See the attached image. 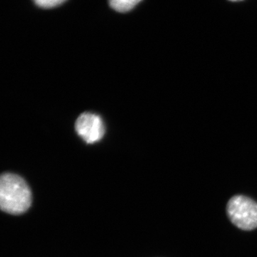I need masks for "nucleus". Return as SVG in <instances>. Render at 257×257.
<instances>
[{
  "label": "nucleus",
  "mask_w": 257,
  "mask_h": 257,
  "mask_svg": "<svg viewBox=\"0 0 257 257\" xmlns=\"http://www.w3.org/2000/svg\"><path fill=\"white\" fill-rule=\"evenodd\" d=\"M230 1L236 2V1H241V0H230Z\"/></svg>",
  "instance_id": "obj_6"
},
{
  "label": "nucleus",
  "mask_w": 257,
  "mask_h": 257,
  "mask_svg": "<svg viewBox=\"0 0 257 257\" xmlns=\"http://www.w3.org/2000/svg\"><path fill=\"white\" fill-rule=\"evenodd\" d=\"M33 1L40 8H44V9H50V8L60 6L67 0H33Z\"/></svg>",
  "instance_id": "obj_5"
},
{
  "label": "nucleus",
  "mask_w": 257,
  "mask_h": 257,
  "mask_svg": "<svg viewBox=\"0 0 257 257\" xmlns=\"http://www.w3.org/2000/svg\"><path fill=\"white\" fill-rule=\"evenodd\" d=\"M32 204V193L23 177L4 173L0 178V207L8 214L19 215L28 210Z\"/></svg>",
  "instance_id": "obj_1"
},
{
  "label": "nucleus",
  "mask_w": 257,
  "mask_h": 257,
  "mask_svg": "<svg viewBox=\"0 0 257 257\" xmlns=\"http://www.w3.org/2000/svg\"><path fill=\"white\" fill-rule=\"evenodd\" d=\"M231 222L246 231L257 227V203L247 197L236 195L231 198L226 207Z\"/></svg>",
  "instance_id": "obj_2"
},
{
  "label": "nucleus",
  "mask_w": 257,
  "mask_h": 257,
  "mask_svg": "<svg viewBox=\"0 0 257 257\" xmlns=\"http://www.w3.org/2000/svg\"><path fill=\"white\" fill-rule=\"evenodd\" d=\"M142 0H109V5L115 11L127 13L133 10Z\"/></svg>",
  "instance_id": "obj_4"
},
{
  "label": "nucleus",
  "mask_w": 257,
  "mask_h": 257,
  "mask_svg": "<svg viewBox=\"0 0 257 257\" xmlns=\"http://www.w3.org/2000/svg\"><path fill=\"white\" fill-rule=\"evenodd\" d=\"M75 130L79 136L87 144L98 143L105 133V127L101 116L91 112L79 115L76 121Z\"/></svg>",
  "instance_id": "obj_3"
}]
</instances>
